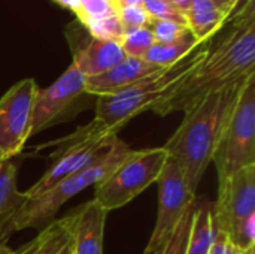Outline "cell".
Listing matches in <instances>:
<instances>
[{
	"mask_svg": "<svg viewBox=\"0 0 255 254\" xmlns=\"http://www.w3.org/2000/svg\"><path fill=\"white\" fill-rule=\"evenodd\" d=\"M255 73V0H244L211 37L205 58L149 111L184 112L205 96Z\"/></svg>",
	"mask_w": 255,
	"mask_h": 254,
	"instance_id": "6da1fadb",
	"label": "cell"
},
{
	"mask_svg": "<svg viewBox=\"0 0 255 254\" xmlns=\"http://www.w3.org/2000/svg\"><path fill=\"white\" fill-rule=\"evenodd\" d=\"M247 79L223 87L187 108L182 123L163 145L194 193L212 163L215 147Z\"/></svg>",
	"mask_w": 255,
	"mask_h": 254,
	"instance_id": "7a4b0ae2",
	"label": "cell"
},
{
	"mask_svg": "<svg viewBox=\"0 0 255 254\" xmlns=\"http://www.w3.org/2000/svg\"><path fill=\"white\" fill-rule=\"evenodd\" d=\"M130 151L131 148L118 138L114 147L105 156H102L85 169L61 180L39 198L25 199V202L1 226L0 244H4L10 235L22 229L42 231L52 220H55L58 210L69 199L75 198L90 186H96L99 181L108 177L130 154Z\"/></svg>",
	"mask_w": 255,
	"mask_h": 254,
	"instance_id": "3957f363",
	"label": "cell"
},
{
	"mask_svg": "<svg viewBox=\"0 0 255 254\" xmlns=\"http://www.w3.org/2000/svg\"><path fill=\"white\" fill-rule=\"evenodd\" d=\"M209 40L211 37L202 40L178 63L163 67L115 94L97 97L94 118L100 120L109 129L120 132V129L133 117L149 111L158 99H161L193 72V69L205 58L209 48Z\"/></svg>",
	"mask_w": 255,
	"mask_h": 254,
	"instance_id": "277c9868",
	"label": "cell"
},
{
	"mask_svg": "<svg viewBox=\"0 0 255 254\" xmlns=\"http://www.w3.org/2000/svg\"><path fill=\"white\" fill-rule=\"evenodd\" d=\"M117 133V130L109 129L100 120L94 118L72 135L48 144L54 145V151L49 156L51 166L28 190L22 192L25 199L39 198L61 180L99 160L114 147L118 139Z\"/></svg>",
	"mask_w": 255,
	"mask_h": 254,
	"instance_id": "5b68a950",
	"label": "cell"
},
{
	"mask_svg": "<svg viewBox=\"0 0 255 254\" xmlns=\"http://www.w3.org/2000/svg\"><path fill=\"white\" fill-rule=\"evenodd\" d=\"M218 186L235 172L255 166V73L245 81L212 154Z\"/></svg>",
	"mask_w": 255,
	"mask_h": 254,
	"instance_id": "8992f818",
	"label": "cell"
},
{
	"mask_svg": "<svg viewBox=\"0 0 255 254\" xmlns=\"http://www.w3.org/2000/svg\"><path fill=\"white\" fill-rule=\"evenodd\" d=\"M169 154L164 147L131 150L130 154L94 186V201L108 213L123 208L157 183Z\"/></svg>",
	"mask_w": 255,
	"mask_h": 254,
	"instance_id": "52a82bcc",
	"label": "cell"
},
{
	"mask_svg": "<svg viewBox=\"0 0 255 254\" xmlns=\"http://www.w3.org/2000/svg\"><path fill=\"white\" fill-rule=\"evenodd\" d=\"M214 223L241 252L255 247V166L244 168L218 186Z\"/></svg>",
	"mask_w": 255,
	"mask_h": 254,
	"instance_id": "ba28073f",
	"label": "cell"
},
{
	"mask_svg": "<svg viewBox=\"0 0 255 254\" xmlns=\"http://www.w3.org/2000/svg\"><path fill=\"white\" fill-rule=\"evenodd\" d=\"M158 214L145 254H163L184 216L196 201L178 165L169 157L158 180Z\"/></svg>",
	"mask_w": 255,
	"mask_h": 254,
	"instance_id": "9c48e42d",
	"label": "cell"
},
{
	"mask_svg": "<svg viewBox=\"0 0 255 254\" xmlns=\"http://www.w3.org/2000/svg\"><path fill=\"white\" fill-rule=\"evenodd\" d=\"M37 90L36 81L25 78L0 97V160L18 157L31 136L33 105Z\"/></svg>",
	"mask_w": 255,
	"mask_h": 254,
	"instance_id": "30bf717a",
	"label": "cell"
},
{
	"mask_svg": "<svg viewBox=\"0 0 255 254\" xmlns=\"http://www.w3.org/2000/svg\"><path fill=\"white\" fill-rule=\"evenodd\" d=\"M84 94H87L85 76L72 63L55 82L37 90L33 105L31 136L72 117L73 108Z\"/></svg>",
	"mask_w": 255,
	"mask_h": 254,
	"instance_id": "8fae6325",
	"label": "cell"
},
{
	"mask_svg": "<svg viewBox=\"0 0 255 254\" xmlns=\"http://www.w3.org/2000/svg\"><path fill=\"white\" fill-rule=\"evenodd\" d=\"M108 211L94 199L67 214L75 254H103V235Z\"/></svg>",
	"mask_w": 255,
	"mask_h": 254,
	"instance_id": "7c38bea8",
	"label": "cell"
},
{
	"mask_svg": "<svg viewBox=\"0 0 255 254\" xmlns=\"http://www.w3.org/2000/svg\"><path fill=\"white\" fill-rule=\"evenodd\" d=\"M158 67L145 58L126 57L118 64L111 67L109 70L85 78V93L90 96H109L121 91L123 88L134 84L136 81L160 70Z\"/></svg>",
	"mask_w": 255,
	"mask_h": 254,
	"instance_id": "4fadbf2b",
	"label": "cell"
},
{
	"mask_svg": "<svg viewBox=\"0 0 255 254\" xmlns=\"http://www.w3.org/2000/svg\"><path fill=\"white\" fill-rule=\"evenodd\" d=\"M239 0H191L185 19L199 42L212 37L236 10Z\"/></svg>",
	"mask_w": 255,
	"mask_h": 254,
	"instance_id": "5bb4252c",
	"label": "cell"
},
{
	"mask_svg": "<svg viewBox=\"0 0 255 254\" xmlns=\"http://www.w3.org/2000/svg\"><path fill=\"white\" fill-rule=\"evenodd\" d=\"M127 55L118 40H105L90 37V40L73 51V64L81 70L85 78L100 75Z\"/></svg>",
	"mask_w": 255,
	"mask_h": 254,
	"instance_id": "9a60e30c",
	"label": "cell"
},
{
	"mask_svg": "<svg viewBox=\"0 0 255 254\" xmlns=\"http://www.w3.org/2000/svg\"><path fill=\"white\" fill-rule=\"evenodd\" d=\"M13 254H75L69 217L52 220Z\"/></svg>",
	"mask_w": 255,
	"mask_h": 254,
	"instance_id": "2e32d148",
	"label": "cell"
},
{
	"mask_svg": "<svg viewBox=\"0 0 255 254\" xmlns=\"http://www.w3.org/2000/svg\"><path fill=\"white\" fill-rule=\"evenodd\" d=\"M214 238V202L208 201L205 196H197V205L185 254H209Z\"/></svg>",
	"mask_w": 255,
	"mask_h": 254,
	"instance_id": "e0dca14e",
	"label": "cell"
},
{
	"mask_svg": "<svg viewBox=\"0 0 255 254\" xmlns=\"http://www.w3.org/2000/svg\"><path fill=\"white\" fill-rule=\"evenodd\" d=\"M18 168L19 160H16V157L3 160L0 165V229L25 202V196L18 192Z\"/></svg>",
	"mask_w": 255,
	"mask_h": 254,
	"instance_id": "ac0fdd59",
	"label": "cell"
},
{
	"mask_svg": "<svg viewBox=\"0 0 255 254\" xmlns=\"http://www.w3.org/2000/svg\"><path fill=\"white\" fill-rule=\"evenodd\" d=\"M200 42L190 31V28L176 40L169 43H154L143 58L158 67H169L184 58L190 51H193Z\"/></svg>",
	"mask_w": 255,
	"mask_h": 254,
	"instance_id": "d6986e66",
	"label": "cell"
},
{
	"mask_svg": "<svg viewBox=\"0 0 255 254\" xmlns=\"http://www.w3.org/2000/svg\"><path fill=\"white\" fill-rule=\"evenodd\" d=\"M76 18L87 27L91 22L115 15L118 12L117 0H79L78 7L73 10Z\"/></svg>",
	"mask_w": 255,
	"mask_h": 254,
	"instance_id": "ffe728a7",
	"label": "cell"
},
{
	"mask_svg": "<svg viewBox=\"0 0 255 254\" xmlns=\"http://www.w3.org/2000/svg\"><path fill=\"white\" fill-rule=\"evenodd\" d=\"M120 43L127 57L143 58V55L155 43V40H154V34L149 25H146V27L126 30Z\"/></svg>",
	"mask_w": 255,
	"mask_h": 254,
	"instance_id": "44dd1931",
	"label": "cell"
},
{
	"mask_svg": "<svg viewBox=\"0 0 255 254\" xmlns=\"http://www.w3.org/2000/svg\"><path fill=\"white\" fill-rule=\"evenodd\" d=\"M91 37L105 39V40H118L121 42L124 36V27L118 18V15H111L96 22H91L85 27Z\"/></svg>",
	"mask_w": 255,
	"mask_h": 254,
	"instance_id": "7402d4cb",
	"label": "cell"
},
{
	"mask_svg": "<svg viewBox=\"0 0 255 254\" xmlns=\"http://www.w3.org/2000/svg\"><path fill=\"white\" fill-rule=\"evenodd\" d=\"M149 28L154 34L155 43H169L181 37L188 30V25L179 24L170 19H152L151 18Z\"/></svg>",
	"mask_w": 255,
	"mask_h": 254,
	"instance_id": "603a6c76",
	"label": "cell"
},
{
	"mask_svg": "<svg viewBox=\"0 0 255 254\" xmlns=\"http://www.w3.org/2000/svg\"><path fill=\"white\" fill-rule=\"evenodd\" d=\"M152 19H170L187 25L185 15L170 0H143L142 4Z\"/></svg>",
	"mask_w": 255,
	"mask_h": 254,
	"instance_id": "cb8c5ba5",
	"label": "cell"
},
{
	"mask_svg": "<svg viewBox=\"0 0 255 254\" xmlns=\"http://www.w3.org/2000/svg\"><path fill=\"white\" fill-rule=\"evenodd\" d=\"M124 31L139 27H146L151 22V16L142 4L137 6H120L117 12Z\"/></svg>",
	"mask_w": 255,
	"mask_h": 254,
	"instance_id": "d4e9b609",
	"label": "cell"
},
{
	"mask_svg": "<svg viewBox=\"0 0 255 254\" xmlns=\"http://www.w3.org/2000/svg\"><path fill=\"white\" fill-rule=\"evenodd\" d=\"M229 244H230L229 235L224 231L215 228V238H214V243H212L209 254H227Z\"/></svg>",
	"mask_w": 255,
	"mask_h": 254,
	"instance_id": "484cf974",
	"label": "cell"
},
{
	"mask_svg": "<svg viewBox=\"0 0 255 254\" xmlns=\"http://www.w3.org/2000/svg\"><path fill=\"white\" fill-rule=\"evenodd\" d=\"M175 6H176V9L178 10H181L184 15H185V12L188 10V7H190V4H191V0H170Z\"/></svg>",
	"mask_w": 255,
	"mask_h": 254,
	"instance_id": "4316f807",
	"label": "cell"
},
{
	"mask_svg": "<svg viewBox=\"0 0 255 254\" xmlns=\"http://www.w3.org/2000/svg\"><path fill=\"white\" fill-rule=\"evenodd\" d=\"M57 1L60 6L66 7V9H70V10H75L79 4V0H54Z\"/></svg>",
	"mask_w": 255,
	"mask_h": 254,
	"instance_id": "83f0119b",
	"label": "cell"
},
{
	"mask_svg": "<svg viewBox=\"0 0 255 254\" xmlns=\"http://www.w3.org/2000/svg\"><path fill=\"white\" fill-rule=\"evenodd\" d=\"M118 1V7L120 6H137V4H143V0H117Z\"/></svg>",
	"mask_w": 255,
	"mask_h": 254,
	"instance_id": "f1b7e54d",
	"label": "cell"
},
{
	"mask_svg": "<svg viewBox=\"0 0 255 254\" xmlns=\"http://www.w3.org/2000/svg\"><path fill=\"white\" fill-rule=\"evenodd\" d=\"M0 254H13V250H10L6 244H0Z\"/></svg>",
	"mask_w": 255,
	"mask_h": 254,
	"instance_id": "f546056e",
	"label": "cell"
},
{
	"mask_svg": "<svg viewBox=\"0 0 255 254\" xmlns=\"http://www.w3.org/2000/svg\"><path fill=\"white\" fill-rule=\"evenodd\" d=\"M242 254H255V247L254 249H250V250H247V252H244Z\"/></svg>",
	"mask_w": 255,
	"mask_h": 254,
	"instance_id": "4dcf8cb0",
	"label": "cell"
},
{
	"mask_svg": "<svg viewBox=\"0 0 255 254\" xmlns=\"http://www.w3.org/2000/svg\"><path fill=\"white\" fill-rule=\"evenodd\" d=\"M1 162H3V160H0V165H1Z\"/></svg>",
	"mask_w": 255,
	"mask_h": 254,
	"instance_id": "1f68e13d",
	"label": "cell"
},
{
	"mask_svg": "<svg viewBox=\"0 0 255 254\" xmlns=\"http://www.w3.org/2000/svg\"><path fill=\"white\" fill-rule=\"evenodd\" d=\"M239 1H244V0H239Z\"/></svg>",
	"mask_w": 255,
	"mask_h": 254,
	"instance_id": "d6a6232c",
	"label": "cell"
}]
</instances>
